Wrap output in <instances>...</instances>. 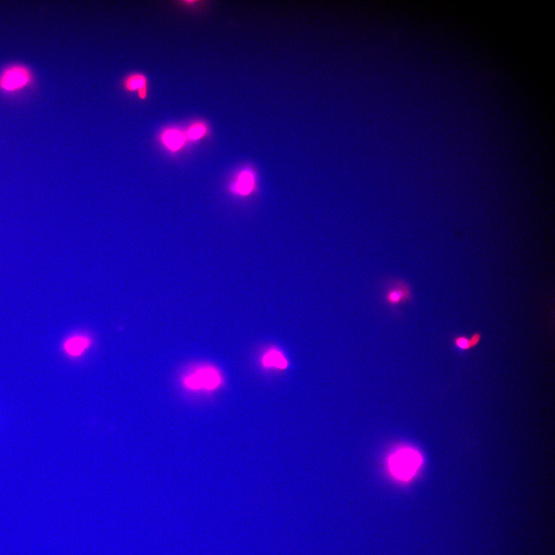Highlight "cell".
<instances>
[{
	"instance_id": "obj_1",
	"label": "cell",
	"mask_w": 555,
	"mask_h": 555,
	"mask_svg": "<svg viewBox=\"0 0 555 555\" xmlns=\"http://www.w3.org/2000/svg\"><path fill=\"white\" fill-rule=\"evenodd\" d=\"M423 459L415 449L402 447L394 450L387 461L388 470L396 479L406 482L415 476L420 469Z\"/></svg>"
},
{
	"instance_id": "obj_2",
	"label": "cell",
	"mask_w": 555,
	"mask_h": 555,
	"mask_svg": "<svg viewBox=\"0 0 555 555\" xmlns=\"http://www.w3.org/2000/svg\"><path fill=\"white\" fill-rule=\"evenodd\" d=\"M181 383L183 387L191 391L211 392L222 385L223 378L217 368L205 364L195 366L186 373Z\"/></svg>"
},
{
	"instance_id": "obj_3",
	"label": "cell",
	"mask_w": 555,
	"mask_h": 555,
	"mask_svg": "<svg viewBox=\"0 0 555 555\" xmlns=\"http://www.w3.org/2000/svg\"><path fill=\"white\" fill-rule=\"evenodd\" d=\"M383 298L388 306L395 312L397 307L413 300V294L409 284L399 278L387 279L384 283Z\"/></svg>"
},
{
	"instance_id": "obj_4",
	"label": "cell",
	"mask_w": 555,
	"mask_h": 555,
	"mask_svg": "<svg viewBox=\"0 0 555 555\" xmlns=\"http://www.w3.org/2000/svg\"><path fill=\"white\" fill-rule=\"evenodd\" d=\"M31 80L29 69L20 64L6 68L0 75V89L7 92L20 90L27 86Z\"/></svg>"
},
{
	"instance_id": "obj_5",
	"label": "cell",
	"mask_w": 555,
	"mask_h": 555,
	"mask_svg": "<svg viewBox=\"0 0 555 555\" xmlns=\"http://www.w3.org/2000/svg\"><path fill=\"white\" fill-rule=\"evenodd\" d=\"M147 80L141 73H132L127 75L123 81V87L126 91L133 92L137 91L139 98L145 99L147 95Z\"/></svg>"
},
{
	"instance_id": "obj_6",
	"label": "cell",
	"mask_w": 555,
	"mask_h": 555,
	"mask_svg": "<svg viewBox=\"0 0 555 555\" xmlns=\"http://www.w3.org/2000/svg\"><path fill=\"white\" fill-rule=\"evenodd\" d=\"M254 185V173L250 169H247L240 172L235 182L232 185V189L236 193L246 195L252 191Z\"/></svg>"
},
{
	"instance_id": "obj_7",
	"label": "cell",
	"mask_w": 555,
	"mask_h": 555,
	"mask_svg": "<svg viewBox=\"0 0 555 555\" xmlns=\"http://www.w3.org/2000/svg\"><path fill=\"white\" fill-rule=\"evenodd\" d=\"M163 144L172 151H176L184 144L185 137L183 134L176 129H168L161 135Z\"/></svg>"
},
{
	"instance_id": "obj_8",
	"label": "cell",
	"mask_w": 555,
	"mask_h": 555,
	"mask_svg": "<svg viewBox=\"0 0 555 555\" xmlns=\"http://www.w3.org/2000/svg\"><path fill=\"white\" fill-rule=\"evenodd\" d=\"M262 363L266 367L283 369L287 367L288 362L284 355L278 349H271L264 354Z\"/></svg>"
},
{
	"instance_id": "obj_9",
	"label": "cell",
	"mask_w": 555,
	"mask_h": 555,
	"mask_svg": "<svg viewBox=\"0 0 555 555\" xmlns=\"http://www.w3.org/2000/svg\"><path fill=\"white\" fill-rule=\"evenodd\" d=\"M89 344V341L86 338L76 336L71 337L65 341L64 348L69 355L72 356H78L87 348Z\"/></svg>"
},
{
	"instance_id": "obj_10",
	"label": "cell",
	"mask_w": 555,
	"mask_h": 555,
	"mask_svg": "<svg viewBox=\"0 0 555 555\" xmlns=\"http://www.w3.org/2000/svg\"><path fill=\"white\" fill-rule=\"evenodd\" d=\"M481 339L482 334L475 332L470 337L465 335L455 336L453 339V344L460 350L468 351L477 346Z\"/></svg>"
},
{
	"instance_id": "obj_11",
	"label": "cell",
	"mask_w": 555,
	"mask_h": 555,
	"mask_svg": "<svg viewBox=\"0 0 555 555\" xmlns=\"http://www.w3.org/2000/svg\"><path fill=\"white\" fill-rule=\"evenodd\" d=\"M206 132V127L202 123L192 125L188 131V136L190 139L197 140L202 137Z\"/></svg>"
}]
</instances>
